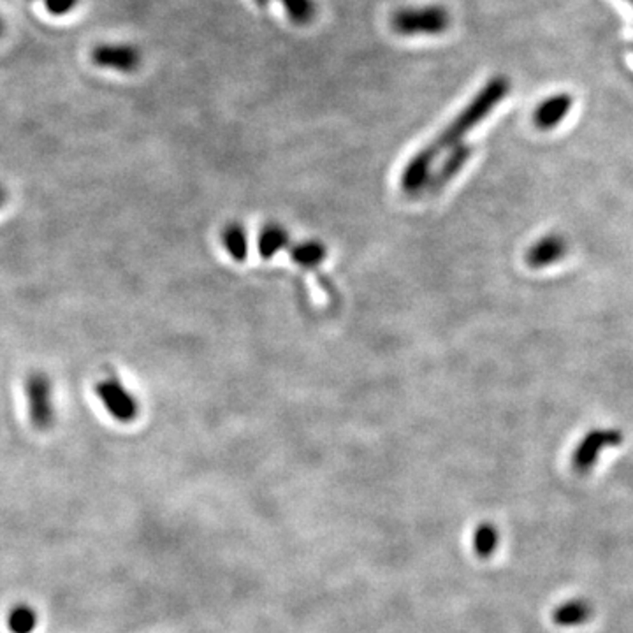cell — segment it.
<instances>
[{
  "mask_svg": "<svg viewBox=\"0 0 633 633\" xmlns=\"http://www.w3.org/2000/svg\"><path fill=\"white\" fill-rule=\"evenodd\" d=\"M451 25V14L442 5L405 7L391 16V29L400 35H436Z\"/></svg>",
  "mask_w": 633,
  "mask_h": 633,
  "instance_id": "obj_2",
  "label": "cell"
},
{
  "mask_svg": "<svg viewBox=\"0 0 633 633\" xmlns=\"http://www.w3.org/2000/svg\"><path fill=\"white\" fill-rule=\"evenodd\" d=\"M593 614L591 605L586 600H570L562 603L553 612V621L558 627H579L584 625Z\"/></svg>",
  "mask_w": 633,
  "mask_h": 633,
  "instance_id": "obj_10",
  "label": "cell"
},
{
  "mask_svg": "<svg viewBox=\"0 0 633 633\" xmlns=\"http://www.w3.org/2000/svg\"><path fill=\"white\" fill-rule=\"evenodd\" d=\"M573 100L568 94H558L542 100L534 113L535 126L540 131H551L567 118Z\"/></svg>",
  "mask_w": 633,
  "mask_h": 633,
  "instance_id": "obj_8",
  "label": "cell"
},
{
  "mask_svg": "<svg viewBox=\"0 0 633 633\" xmlns=\"http://www.w3.org/2000/svg\"><path fill=\"white\" fill-rule=\"evenodd\" d=\"M280 4L285 7L289 18L294 23H310L315 14V4L313 0H280Z\"/></svg>",
  "mask_w": 633,
  "mask_h": 633,
  "instance_id": "obj_16",
  "label": "cell"
},
{
  "mask_svg": "<svg viewBox=\"0 0 633 633\" xmlns=\"http://www.w3.org/2000/svg\"><path fill=\"white\" fill-rule=\"evenodd\" d=\"M7 198H9L7 189L4 185H0V208H4V204L7 202Z\"/></svg>",
  "mask_w": 633,
  "mask_h": 633,
  "instance_id": "obj_18",
  "label": "cell"
},
{
  "mask_svg": "<svg viewBox=\"0 0 633 633\" xmlns=\"http://www.w3.org/2000/svg\"><path fill=\"white\" fill-rule=\"evenodd\" d=\"M498 542H500V535L497 526L491 523H482L480 526H477L473 534V551L479 558L488 560L495 554Z\"/></svg>",
  "mask_w": 633,
  "mask_h": 633,
  "instance_id": "obj_11",
  "label": "cell"
},
{
  "mask_svg": "<svg viewBox=\"0 0 633 633\" xmlns=\"http://www.w3.org/2000/svg\"><path fill=\"white\" fill-rule=\"evenodd\" d=\"M510 85L505 78H495L471 99L467 107L445 127V131L423 148L401 174V187L405 192H415L424 187L430 171L442 152L454 148L475 126H479L508 94Z\"/></svg>",
  "mask_w": 633,
  "mask_h": 633,
  "instance_id": "obj_1",
  "label": "cell"
},
{
  "mask_svg": "<svg viewBox=\"0 0 633 633\" xmlns=\"http://www.w3.org/2000/svg\"><path fill=\"white\" fill-rule=\"evenodd\" d=\"M568 252L567 239L560 234H545L526 252V265L534 269L551 266L562 261Z\"/></svg>",
  "mask_w": 633,
  "mask_h": 633,
  "instance_id": "obj_7",
  "label": "cell"
},
{
  "mask_svg": "<svg viewBox=\"0 0 633 633\" xmlns=\"http://www.w3.org/2000/svg\"><path fill=\"white\" fill-rule=\"evenodd\" d=\"M625 440L623 433L614 428H597L584 434L572 454V468L577 473H588L597 465L601 451L609 447L621 445Z\"/></svg>",
  "mask_w": 633,
  "mask_h": 633,
  "instance_id": "obj_5",
  "label": "cell"
},
{
  "mask_svg": "<svg viewBox=\"0 0 633 633\" xmlns=\"http://www.w3.org/2000/svg\"><path fill=\"white\" fill-rule=\"evenodd\" d=\"M470 155H471V148L468 144L454 146L452 154L443 161V164L434 172L433 176L426 180L424 187L430 192L440 191L449 180H452L463 169V166L468 163V159H470Z\"/></svg>",
  "mask_w": 633,
  "mask_h": 633,
  "instance_id": "obj_9",
  "label": "cell"
},
{
  "mask_svg": "<svg viewBox=\"0 0 633 633\" xmlns=\"http://www.w3.org/2000/svg\"><path fill=\"white\" fill-rule=\"evenodd\" d=\"M267 2H269V0H256L257 5H267Z\"/></svg>",
  "mask_w": 633,
  "mask_h": 633,
  "instance_id": "obj_20",
  "label": "cell"
},
{
  "mask_svg": "<svg viewBox=\"0 0 633 633\" xmlns=\"http://www.w3.org/2000/svg\"><path fill=\"white\" fill-rule=\"evenodd\" d=\"M222 243H224L226 250L229 252V256L233 257L234 261H245L247 259L248 245H247V234L243 231L241 226L229 224L222 231Z\"/></svg>",
  "mask_w": 633,
  "mask_h": 633,
  "instance_id": "obj_14",
  "label": "cell"
},
{
  "mask_svg": "<svg viewBox=\"0 0 633 633\" xmlns=\"http://www.w3.org/2000/svg\"><path fill=\"white\" fill-rule=\"evenodd\" d=\"M289 243V234L285 229H282L280 226H267L265 231L259 236V252L265 259L273 257L278 250L285 248Z\"/></svg>",
  "mask_w": 633,
  "mask_h": 633,
  "instance_id": "obj_12",
  "label": "cell"
},
{
  "mask_svg": "<svg viewBox=\"0 0 633 633\" xmlns=\"http://www.w3.org/2000/svg\"><path fill=\"white\" fill-rule=\"evenodd\" d=\"M37 627V614L29 605H16L7 616V628L11 633H33Z\"/></svg>",
  "mask_w": 633,
  "mask_h": 633,
  "instance_id": "obj_13",
  "label": "cell"
},
{
  "mask_svg": "<svg viewBox=\"0 0 633 633\" xmlns=\"http://www.w3.org/2000/svg\"><path fill=\"white\" fill-rule=\"evenodd\" d=\"M4 29H5V25H4V20L0 18V37L4 35Z\"/></svg>",
  "mask_w": 633,
  "mask_h": 633,
  "instance_id": "obj_19",
  "label": "cell"
},
{
  "mask_svg": "<svg viewBox=\"0 0 633 633\" xmlns=\"http://www.w3.org/2000/svg\"><path fill=\"white\" fill-rule=\"evenodd\" d=\"M628 2H630V4H633V0H628Z\"/></svg>",
  "mask_w": 633,
  "mask_h": 633,
  "instance_id": "obj_21",
  "label": "cell"
},
{
  "mask_svg": "<svg viewBox=\"0 0 633 633\" xmlns=\"http://www.w3.org/2000/svg\"><path fill=\"white\" fill-rule=\"evenodd\" d=\"M293 259L301 266H319L326 259V247L319 241H304L293 250Z\"/></svg>",
  "mask_w": 633,
  "mask_h": 633,
  "instance_id": "obj_15",
  "label": "cell"
},
{
  "mask_svg": "<svg viewBox=\"0 0 633 633\" xmlns=\"http://www.w3.org/2000/svg\"><path fill=\"white\" fill-rule=\"evenodd\" d=\"M23 391L33 428L39 432L51 430L55 424V405L50 377L42 371H33L25 378Z\"/></svg>",
  "mask_w": 633,
  "mask_h": 633,
  "instance_id": "obj_3",
  "label": "cell"
},
{
  "mask_svg": "<svg viewBox=\"0 0 633 633\" xmlns=\"http://www.w3.org/2000/svg\"><path fill=\"white\" fill-rule=\"evenodd\" d=\"M79 0H44V7L53 16H64L70 13Z\"/></svg>",
  "mask_w": 633,
  "mask_h": 633,
  "instance_id": "obj_17",
  "label": "cell"
},
{
  "mask_svg": "<svg viewBox=\"0 0 633 633\" xmlns=\"http://www.w3.org/2000/svg\"><path fill=\"white\" fill-rule=\"evenodd\" d=\"M27 2H33V0H27Z\"/></svg>",
  "mask_w": 633,
  "mask_h": 633,
  "instance_id": "obj_22",
  "label": "cell"
},
{
  "mask_svg": "<svg viewBox=\"0 0 633 633\" xmlns=\"http://www.w3.org/2000/svg\"><path fill=\"white\" fill-rule=\"evenodd\" d=\"M96 395L104 405L106 412L118 423L129 424L137 419L139 415L137 400L116 377L102 378L96 386Z\"/></svg>",
  "mask_w": 633,
  "mask_h": 633,
  "instance_id": "obj_4",
  "label": "cell"
},
{
  "mask_svg": "<svg viewBox=\"0 0 633 633\" xmlns=\"http://www.w3.org/2000/svg\"><path fill=\"white\" fill-rule=\"evenodd\" d=\"M92 62L100 69L131 74L141 66V53L129 44H100L92 50Z\"/></svg>",
  "mask_w": 633,
  "mask_h": 633,
  "instance_id": "obj_6",
  "label": "cell"
}]
</instances>
